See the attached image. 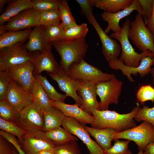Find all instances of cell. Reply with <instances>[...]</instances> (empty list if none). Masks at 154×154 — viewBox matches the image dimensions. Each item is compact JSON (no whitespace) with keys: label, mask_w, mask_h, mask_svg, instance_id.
Wrapping results in <instances>:
<instances>
[{"label":"cell","mask_w":154,"mask_h":154,"mask_svg":"<svg viewBox=\"0 0 154 154\" xmlns=\"http://www.w3.org/2000/svg\"><path fill=\"white\" fill-rule=\"evenodd\" d=\"M139 108L138 105L131 112L124 114L108 110H94L92 113L94 119L91 127L100 129L111 128L117 132L131 128L137 126L134 118Z\"/></svg>","instance_id":"obj_1"},{"label":"cell","mask_w":154,"mask_h":154,"mask_svg":"<svg viewBox=\"0 0 154 154\" xmlns=\"http://www.w3.org/2000/svg\"><path fill=\"white\" fill-rule=\"evenodd\" d=\"M52 44L60 57V68L67 74L72 64L84 59L89 48L86 37L72 41H54Z\"/></svg>","instance_id":"obj_2"},{"label":"cell","mask_w":154,"mask_h":154,"mask_svg":"<svg viewBox=\"0 0 154 154\" xmlns=\"http://www.w3.org/2000/svg\"><path fill=\"white\" fill-rule=\"evenodd\" d=\"M131 22L129 19H126L121 30L119 32L112 33L110 37L117 40L120 43L121 51L119 59L127 66L137 67L142 59L147 56L153 57L154 54L148 50L140 53L135 50L129 41L128 36Z\"/></svg>","instance_id":"obj_3"},{"label":"cell","mask_w":154,"mask_h":154,"mask_svg":"<svg viewBox=\"0 0 154 154\" xmlns=\"http://www.w3.org/2000/svg\"><path fill=\"white\" fill-rule=\"evenodd\" d=\"M128 36L142 52L148 50L154 54V37L146 26L143 17L139 13L130 22Z\"/></svg>","instance_id":"obj_4"},{"label":"cell","mask_w":154,"mask_h":154,"mask_svg":"<svg viewBox=\"0 0 154 154\" xmlns=\"http://www.w3.org/2000/svg\"><path fill=\"white\" fill-rule=\"evenodd\" d=\"M67 75L74 80H83L96 85L115 76L114 74L102 72L84 59L72 64L69 67Z\"/></svg>","instance_id":"obj_5"},{"label":"cell","mask_w":154,"mask_h":154,"mask_svg":"<svg viewBox=\"0 0 154 154\" xmlns=\"http://www.w3.org/2000/svg\"><path fill=\"white\" fill-rule=\"evenodd\" d=\"M124 139L134 142L139 150L144 151L146 146L154 141V127L150 123L143 121L140 125L127 130L116 132L113 141Z\"/></svg>","instance_id":"obj_6"},{"label":"cell","mask_w":154,"mask_h":154,"mask_svg":"<svg viewBox=\"0 0 154 154\" xmlns=\"http://www.w3.org/2000/svg\"><path fill=\"white\" fill-rule=\"evenodd\" d=\"M33 55V53L27 50L24 42L0 50V70H7L12 66L31 61Z\"/></svg>","instance_id":"obj_7"},{"label":"cell","mask_w":154,"mask_h":154,"mask_svg":"<svg viewBox=\"0 0 154 154\" xmlns=\"http://www.w3.org/2000/svg\"><path fill=\"white\" fill-rule=\"evenodd\" d=\"M123 82L115 76L96 85L97 95L99 97L100 110H108L110 105H117L121 93Z\"/></svg>","instance_id":"obj_8"},{"label":"cell","mask_w":154,"mask_h":154,"mask_svg":"<svg viewBox=\"0 0 154 154\" xmlns=\"http://www.w3.org/2000/svg\"><path fill=\"white\" fill-rule=\"evenodd\" d=\"M26 154H38L44 150H53L55 145L46 136L44 131L35 130L27 131L19 141Z\"/></svg>","instance_id":"obj_9"},{"label":"cell","mask_w":154,"mask_h":154,"mask_svg":"<svg viewBox=\"0 0 154 154\" xmlns=\"http://www.w3.org/2000/svg\"><path fill=\"white\" fill-rule=\"evenodd\" d=\"M40 13L33 8L25 9L13 17L6 24L0 26V31H16L39 25Z\"/></svg>","instance_id":"obj_10"},{"label":"cell","mask_w":154,"mask_h":154,"mask_svg":"<svg viewBox=\"0 0 154 154\" xmlns=\"http://www.w3.org/2000/svg\"><path fill=\"white\" fill-rule=\"evenodd\" d=\"M62 126L83 141L86 146L90 154H105L104 150L90 138L84 125L76 119L65 116Z\"/></svg>","instance_id":"obj_11"},{"label":"cell","mask_w":154,"mask_h":154,"mask_svg":"<svg viewBox=\"0 0 154 154\" xmlns=\"http://www.w3.org/2000/svg\"><path fill=\"white\" fill-rule=\"evenodd\" d=\"M16 123L26 131H42L44 123L43 111L33 102L20 112L19 118Z\"/></svg>","instance_id":"obj_12"},{"label":"cell","mask_w":154,"mask_h":154,"mask_svg":"<svg viewBox=\"0 0 154 154\" xmlns=\"http://www.w3.org/2000/svg\"><path fill=\"white\" fill-rule=\"evenodd\" d=\"M3 100L19 112L33 102L31 94L13 80L9 85Z\"/></svg>","instance_id":"obj_13"},{"label":"cell","mask_w":154,"mask_h":154,"mask_svg":"<svg viewBox=\"0 0 154 154\" xmlns=\"http://www.w3.org/2000/svg\"><path fill=\"white\" fill-rule=\"evenodd\" d=\"M35 66L31 61L12 66L7 70L12 80L28 92L31 93L33 82Z\"/></svg>","instance_id":"obj_14"},{"label":"cell","mask_w":154,"mask_h":154,"mask_svg":"<svg viewBox=\"0 0 154 154\" xmlns=\"http://www.w3.org/2000/svg\"><path fill=\"white\" fill-rule=\"evenodd\" d=\"M154 64V58L151 56L145 57L142 59L139 65L137 67L127 66L125 65L119 58L108 62L110 68L116 70H120L123 75L126 76L129 81L133 82L134 80L131 74L136 75L138 74L141 78L143 77L150 73Z\"/></svg>","instance_id":"obj_15"},{"label":"cell","mask_w":154,"mask_h":154,"mask_svg":"<svg viewBox=\"0 0 154 154\" xmlns=\"http://www.w3.org/2000/svg\"><path fill=\"white\" fill-rule=\"evenodd\" d=\"M134 11H137L144 19L143 13L138 0H133L130 6L116 13L104 11L100 15L102 19L108 23L105 32L107 34L111 31L114 33L120 31L122 29L119 24L120 20L129 15Z\"/></svg>","instance_id":"obj_16"},{"label":"cell","mask_w":154,"mask_h":154,"mask_svg":"<svg viewBox=\"0 0 154 154\" xmlns=\"http://www.w3.org/2000/svg\"><path fill=\"white\" fill-rule=\"evenodd\" d=\"M78 95L82 99L80 107L92 115L94 110H100V102L96 98V84L82 80H77Z\"/></svg>","instance_id":"obj_17"},{"label":"cell","mask_w":154,"mask_h":154,"mask_svg":"<svg viewBox=\"0 0 154 154\" xmlns=\"http://www.w3.org/2000/svg\"><path fill=\"white\" fill-rule=\"evenodd\" d=\"M90 23L94 27L99 37L102 44V54L107 60L109 62L117 59L121 53L120 44L107 35L95 17L92 19Z\"/></svg>","instance_id":"obj_18"},{"label":"cell","mask_w":154,"mask_h":154,"mask_svg":"<svg viewBox=\"0 0 154 154\" xmlns=\"http://www.w3.org/2000/svg\"><path fill=\"white\" fill-rule=\"evenodd\" d=\"M33 54L31 61L35 66L34 74H41L43 71H46L48 74H55L60 70V65L55 60L51 50L35 52Z\"/></svg>","instance_id":"obj_19"},{"label":"cell","mask_w":154,"mask_h":154,"mask_svg":"<svg viewBox=\"0 0 154 154\" xmlns=\"http://www.w3.org/2000/svg\"><path fill=\"white\" fill-rule=\"evenodd\" d=\"M48 74L52 80L57 82L60 89L67 97L72 98L79 107L81 105L82 99L77 93L78 86L76 80L71 78L60 68L56 73Z\"/></svg>","instance_id":"obj_20"},{"label":"cell","mask_w":154,"mask_h":154,"mask_svg":"<svg viewBox=\"0 0 154 154\" xmlns=\"http://www.w3.org/2000/svg\"><path fill=\"white\" fill-rule=\"evenodd\" d=\"M52 107L60 109L66 117L73 118L83 125H91L94 118L81 109L77 104H69L62 102L52 100Z\"/></svg>","instance_id":"obj_21"},{"label":"cell","mask_w":154,"mask_h":154,"mask_svg":"<svg viewBox=\"0 0 154 154\" xmlns=\"http://www.w3.org/2000/svg\"><path fill=\"white\" fill-rule=\"evenodd\" d=\"M52 44L48 43L45 38L43 33V27L38 25L32 30L26 44L28 51L31 53L41 52L46 50H51Z\"/></svg>","instance_id":"obj_22"},{"label":"cell","mask_w":154,"mask_h":154,"mask_svg":"<svg viewBox=\"0 0 154 154\" xmlns=\"http://www.w3.org/2000/svg\"><path fill=\"white\" fill-rule=\"evenodd\" d=\"M83 125L89 134L94 138L98 144L103 150H107L112 147L114 135L117 132L116 130L111 128L100 129Z\"/></svg>","instance_id":"obj_23"},{"label":"cell","mask_w":154,"mask_h":154,"mask_svg":"<svg viewBox=\"0 0 154 154\" xmlns=\"http://www.w3.org/2000/svg\"><path fill=\"white\" fill-rule=\"evenodd\" d=\"M0 16V25L7 22L11 18L24 10L33 7L31 0H11Z\"/></svg>","instance_id":"obj_24"},{"label":"cell","mask_w":154,"mask_h":154,"mask_svg":"<svg viewBox=\"0 0 154 154\" xmlns=\"http://www.w3.org/2000/svg\"><path fill=\"white\" fill-rule=\"evenodd\" d=\"M31 28L16 31H5L0 35V50L28 39Z\"/></svg>","instance_id":"obj_25"},{"label":"cell","mask_w":154,"mask_h":154,"mask_svg":"<svg viewBox=\"0 0 154 154\" xmlns=\"http://www.w3.org/2000/svg\"><path fill=\"white\" fill-rule=\"evenodd\" d=\"M44 126L42 129L46 131L62 125L65 116L59 109L52 106L43 111Z\"/></svg>","instance_id":"obj_26"},{"label":"cell","mask_w":154,"mask_h":154,"mask_svg":"<svg viewBox=\"0 0 154 154\" xmlns=\"http://www.w3.org/2000/svg\"><path fill=\"white\" fill-rule=\"evenodd\" d=\"M133 0H91L93 6L107 12L115 13L130 6Z\"/></svg>","instance_id":"obj_27"},{"label":"cell","mask_w":154,"mask_h":154,"mask_svg":"<svg viewBox=\"0 0 154 154\" xmlns=\"http://www.w3.org/2000/svg\"><path fill=\"white\" fill-rule=\"evenodd\" d=\"M31 94L33 102L43 111L48 110L52 106V100L35 79L33 85Z\"/></svg>","instance_id":"obj_28"},{"label":"cell","mask_w":154,"mask_h":154,"mask_svg":"<svg viewBox=\"0 0 154 154\" xmlns=\"http://www.w3.org/2000/svg\"><path fill=\"white\" fill-rule=\"evenodd\" d=\"M46 137L52 141L55 146L64 144L70 141H77L75 136L60 126L44 131Z\"/></svg>","instance_id":"obj_29"},{"label":"cell","mask_w":154,"mask_h":154,"mask_svg":"<svg viewBox=\"0 0 154 154\" xmlns=\"http://www.w3.org/2000/svg\"><path fill=\"white\" fill-rule=\"evenodd\" d=\"M35 78L42 87L47 95L51 100L64 102L67 97L65 94L59 93L49 82L45 76L41 74H34Z\"/></svg>","instance_id":"obj_30"},{"label":"cell","mask_w":154,"mask_h":154,"mask_svg":"<svg viewBox=\"0 0 154 154\" xmlns=\"http://www.w3.org/2000/svg\"><path fill=\"white\" fill-rule=\"evenodd\" d=\"M43 27L44 34L48 43L52 44L53 42L62 40L65 30L61 23Z\"/></svg>","instance_id":"obj_31"},{"label":"cell","mask_w":154,"mask_h":154,"mask_svg":"<svg viewBox=\"0 0 154 154\" xmlns=\"http://www.w3.org/2000/svg\"><path fill=\"white\" fill-rule=\"evenodd\" d=\"M58 9L60 13L61 23L65 30L78 25L72 15L66 1L59 0Z\"/></svg>","instance_id":"obj_32"},{"label":"cell","mask_w":154,"mask_h":154,"mask_svg":"<svg viewBox=\"0 0 154 154\" xmlns=\"http://www.w3.org/2000/svg\"><path fill=\"white\" fill-rule=\"evenodd\" d=\"M88 30L87 25L86 23L72 27L65 30L61 40L72 41L86 37Z\"/></svg>","instance_id":"obj_33"},{"label":"cell","mask_w":154,"mask_h":154,"mask_svg":"<svg viewBox=\"0 0 154 154\" xmlns=\"http://www.w3.org/2000/svg\"><path fill=\"white\" fill-rule=\"evenodd\" d=\"M20 112L17 111L4 100H0V118L8 121L16 123Z\"/></svg>","instance_id":"obj_34"},{"label":"cell","mask_w":154,"mask_h":154,"mask_svg":"<svg viewBox=\"0 0 154 154\" xmlns=\"http://www.w3.org/2000/svg\"><path fill=\"white\" fill-rule=\"evenodd\" d=\"M137 103L143 105L146 101L154 102V88L151 84L141 86L136 94Z\"/></svg>","instance_id":"obj_35"},{"label":"cell","mask_w":154,"mask_h":154,"mask_svg":"<svg viewBox=\"0 0 154 154\" xmlns=\"http://www.w3.org/2000/svg\"><path fill=\"white\" fill-rule=\"evenodd\" d=\"M61 21L59 9L40 13L39 25L43 26L59 23Z\"/></svg>","instance_id":"obj_36"},{"label":"cell","mask_w":154,"mask_h":154,"mask_svg":"<svg viewBox=\"0 0 154 154\" xmlns=\"http://www.w3.org/2000/svg\"><path fill=\"white\" fill-rule=\"evenodd\" d=\"M0 129L17 137L20 141L26 131L18 126L16 123L5 120L0 118Z\"/></svg>","instance_id":"obj_37"},{"label":"cell","mask_w":154,"mask_h":154,"mask_svg":"<svg viewBox=\"0 0 154 154\" xmlns=\"http://www.w3.org/2000/svg\"><path fill=\"white\" fill-rule=\"evenodd\" d=\"M59 0H32L33 8L40 13L58 9Z\"/></svg>","instance_id":"obj_38"},{"label":"cell","mask_w":154,"mask_h":154,"mask_svg":"<svg viewBox=\"0 0 154 154\" xmlns=\"http://www.w3.org/2000/svg\"><path fill=\"white\" fill-rule=\"evenodd\" d=\"M76 141H70L55 146L53 151L55 154H81Z\"/></svg>","instance_id":"obj_39"},{"label":"cell","mask_w":154,"mask_h":154,"mask_svg":"<svg viewBox=\"0 0 154 154\" xmlns=\"http://www.w3.org/2000/svg\"><path fill=\"white\" fill-rule=\"evenodd\" d=\"M134 119L137 122H147L154 127V106L150 108L143 105L142 108H139Z\"/></svg>","instance_id":"obj_40"},{"label":"cell","mask_w":154,"mask_h":154,"mask_svg":"<svg viewBox=\"0 0 154 154\" xmlns=\"http://www.w3.org/2000/svg\"><path fill=\"white\" fill-rule=\"evenodd\" d=\"M110 149L104 150L105 154H132L128 146L130 141L117 139Z\"/></svg>","instance_id":"obj_41"},{"label":"cell","mask_w":154,"mask_h":154,"mask_svg":"<svg viewBox=\"0 0 154 154\" xmlns=\"http://www.w3.org/2000/svg\"><path fill=\"white\" fill-rule=\"evenodd\" d=\"M12 79L7 70H0V100L4 99L9 85Z\"/></svg>","instance_id":"obj_42"},{"label":"cell","mask_w":154,"mask_h":154,"mask_svg":"<svg viewBox=\"0 0 154 154\" xmlns=\"http://www.w3.org/2000/svg\"><path fill=\"white\" fill-rule=\"evenodd\" d=\"M79 5L81 11V14L85 16L90 23L92 19L94 17L93 9V5L91 0H76Z\"/></svg>","instance_id":"obj_43"},{"label":"cell","mask_w":154,"mask_h":154,"mask_svg":"<svg viewBox=\"0 0 154 154\" xmlns=\"http://www.w3.org/2000/svg\"><path fill=\"white\" fill-rule=\"evenodd\" d=\"M143 11L145 22L147 25L152 11L153 0H138Z\"/></svg>","instance_id":"obj_44"},{"label":"cell","mask_w":154,"mask_h":154,"mask_svg":"<svg viewBox=\"0 0 154 154\" xmlns=\"http://www.w3.org/2000/svg\"><path fill=\"white\" fill-rule=\"evenodd\" d=\"M0 135L8 140L17 150L19 154H26L22 149L19 143L15 136L3 130H0Z\"/></svg>","instance_id":"obj_45"},{"label":"cell","mask_w":154,"mask_h":154,"mask_svg":"<svg viewBox=\"0 0 154 154\" xmlns=\"http://www.w3.org/2000/svg\"><path fill=\"white\" fill-rule=\"evenodd\" d=\"M10 143L2 136H0V154H13V147Z\"/></svg>","instance_id":"obj_46"},{"label":"cell","mask_w":154,"mask_h":154,"mask_svg":"<svg viewBox=\"0 0 154 154\" xmlns=\"http://www.w3.org/2000/svg\"><path fill=\"white\" fill-rule=\"evenodd\" d=\"M147 27L154 37V0L153 3V9L151 15L148 20Z\"/></svg>","instance_id":"obj_47"},{"label":"cell","mask_w":154,"mask_h":154,"mask_svg":"<svg viewBox=\"0 0 154 154\" xmlns=\"http://www.w3.org/2000/svg\"><path fill=\"white\" fill-rule=\"evenodd\" d=\"M144 154H154V141L149 143L146 147Z\"/></svg>","instance_id":"obj_48"},{"label":"cell","mask_w":154,"mask_h":154,"mask_svg":"<svg viewBox=\"0 0 154 154\" xmlns=\"http://www.w3.org/2000/svg\"><path fill=\"white\" fill-rule=\"evenodd\" d=\"M11 0H0V13H2L4 11V9L5 5L10 2Z\"/></svg>","instance_id":"obj_49"},{"label":"cell","mask_w":154,"mask_h":154,"mask_svg":"<svg viewBox=\"0 0 154 154\" xmlns=\"http://www.w3.org/2000/svg\"><path fill=\"white\" fill-rule=\"evenodd\" d=\"M38 154H55L53 150H44L40 151Z\"/></svg>","instance_id":"obj_50"},{"label":"cell","mask_w":154,"mask_h":154,"mask_svg":"<svg viewBox=\"0 0 154 154\" xmlns=\"http://www.w3.org/2000/svg\"><path fill=\"white\" fill-rule=\"evenodd\" d=\"M150 73L153 79V80H154V67L152 68Z\"/></svg>","instance_id":"obj_51"},{"label":"cell","mask_w":154,"mask_h":154,"mask_svg":"<svg viewBox=\"0 0 154 154\" xmlns=\"http://www.w3.org/2000/svg\"><path fill=\"white\" fill-rule=\"evenodd\" d=\"M13 154H19L17 150L13 146Z\"/></svg>","instance_id":"obj_52"},{"label":"cell","mask_w":154,"mask_h":154,"mask_svg":"<svg viewBox=\"0 0 154 154\" xmlns=\"http://www.w3.org/2000/svg\"><path fill=\"white\" fill-rule=\"evenodd\" d=\"M137 154H144L143 151L142 150H139Z\"/></svg>","instance_id":"obj_53"},{"label":"cell","mask_w":154,"mask_h":154,"mask_svg":"<svg viewBox=\"0 0 154 154\" xmlns=\"http://www.w3.org/2000/svg\"><path fill=\"white\" fill-rule=\"evenodd\" d=\"M152 83L153 85L154 86V80H153Z\"/></svg>","instance_id":"obj_54"},{"label":"cell","mask_w":154,"mask_h":154,"mask_svg":"<svg viewBox=\"0 0 154 154\" xmlns=\"http://www.w3.org/2000/svg\"><path fill=\"white\" fill-rule=\"evenodd\" d=\"M154 58V56L153 57Z\"/></svg>","instance_id":"obj_55"}]
</instances>
